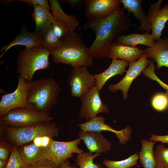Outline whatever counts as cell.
<instances>
[{"mask_svg":"<svg viewBox=\"0 0 168 168\" xmlns=\"http://www.w3.org/2000/svg\"><path fill=\"white\" fill-rule=\"evenodd\" d=\"M100 91L95 85L81 99L82 105L79 111V119H85L87 121L97 116L100 113H109L108 106L103 103L100 97Z\"/></svg>","mask_w":168,"mask_h":168,"instance_id":"9","label":"cell"},{"mask_svg":"<svg viewBox=\"0 0 168 168\" xmlns=\"http://www.w3.org/2000/svg\"><path fill=\"white\" fill-rule=\"evenodd\" d=\"M30 83L18 77L17 88L13 92L2 96L0 101V117L16 108H31L27 101Z\"/></svg>","mask_w":168,"mask_h":168,"instance_id":"7","label":"cell"},{"mask_svg":"<svg viewBox=\"0 0 168 168\" xmlns=\"http://www.w3.org/2000/svg\"><path fill=\"white\" fill-rule=\"evenodd\" d=\"M24 168H58V166L53 161L46 158L36 163L26 165Z\"/></svg>","mask_w":168,"mask_h":168,"instance_id":"33","label":"cell"},{"mask_svg":"<svg viewBox=\"0 0 168 168\" xmlns=\"http://www.w3.org/2000/svg\"><path fill=\"white\" fill-rule=\"evenodd\" d=\"M105 119L101 116L94 117L86 122L78 124L81 130L86 131L101 132L107 131L114 133L121 144H125L130 140L132 130L130 126L117 130L105 123Z\"/></svg>","mask_w":168,"mask_h":168,"instance_id":"12","label":"cell"},{"mask_svg":"<svg viewBox=\"0 0 168 168\" xmlns=\"http://www.w3.org/2000/svg\"><path fill=\"white\" fill-rule=\"evenodd\" d=\"M32 15L35 23V32L42 37L52 26L54 20L49 10L44 7L35 6Z\"/></svg>","mask_w":168,"mask_h":168,"instance_id":"21","label":"cell"},{"mask_svg":"<svg viewBox=\"0 0 168 168\" xmlns=\"http://www.w3.org/2000/svg\"><path fill=\"white\" fill-rule=\"evenodd\" d=\"M149 140L155 142H161L163 143H168V134L164 135H157L152 133Z\"/></svg>","mask_w":168,"mask_h":168,"instance_id":"36","label":"cell"},{"mask_svg":"<svg viewBox=\"0 0 168 168\" xmlns=\"http://www.w3.org/2000/svg\"><path fill=\"white\" fill-rule=\"evenodd\" d=\"M51 54L55 63L69 64L73 68L90 66L94 61L89 47L80 35L75 32L61 39L60 44Z\"/></svg>","mask_w":168,"mask_h":168,"instance_id":"2","label":"cell"},{"mask_svg":"<svg viewBox=\"0 0 168 168\" xmlns=\"http://www.w3.org/2000/svg\"><path fill=\"white\" fill-rule=\"evenodd\" d=\"M81 140L79 138L68 142L58 141L52 139L49 146L48 159L57 165L72 157L74 153L80 154L84 152L78 147Z\"/></svg>","mask_w":168,"mask_h":168,"instance_id":"11","label":"cell"},{"mask_svg":"<svg viewBox=\"0 0 168 168\" xmlns=\"http://www.w3.org/2000/svg\"><path fill=\"white\" fill-rule=\"evenodd\" d=\"M25 2L30 6H38L45 7L49 10H51V6L47 0H19Z\"/></svg>","mask_w":168,"mask_h":168,"instance_id":"35","label":"cell"},{"mask_svg":"<svg viewBox=\"0 0 168 168\" xmlns=\"http://www.w3.org/2000/svg\"><path fill=\"white\" fill-rule=\"evenodd\" d=\"M2 126L10 141L16 147L32 142L35 138L40 136L57 137L59 131L56 123L52 121L24 127Z\"/></svg>","mask_w":168,"mask_h":168,"instance_id":"5","label":"cell"},{"mask_svg":"<svg viewBox=\"0 0 168 168\" xmlns=\"http://www.w3.org/2000/svg\"><path fill=\"white\" fill-rule=\"evenodd\" d=\"M151 61L147 54L144 52L137 60L129 63V68L124 77L116 84L109 85V90L111 92H115L118 90L122 91L123 99L126 100L128 90L133 81L148 66Z\"/></svg>","mask_w":168,"mask_h":168,"instance_id":"10","label":"cell"},{"mask_svg":"<svg viewBox=\"0 0 168 168\" xmlns=\"http://www.w3.org/2000/svg\"><path fill=\"white\" fill-rule=\"evenodd\" d=\"M68 82L71 95L81 99L94 86L95 79L87 67H79L72 70Z\"/></svg>","mask_w":168,"mask_h":168,"instance_id":"8","label":"cell"},{"mask_svg":"<svg viewBox=\"0 0 168 168\" xmlns=\"http://www.w3.org/2000/svg\"><path fill=\"white\" fill-rule=\"evenodd\" d=\"M144 53L139 47H132L113 42L107 51L106 58L112 59H124L129 63L136 61Z\"/></svg>","mask_w":168,"mask_h":168,"instance_id":"16","label":"cell"},{"mask_svg":"<svg viewBox=\"0 0 168 168\" xmlns=\"http://www.w3.org/2000/svg\"><path fill=\"white\" fill-rule=\"evenodd\" d=\"M139 159L138 152L131 155L125 159L115 161L105 160L103 164L107 168H130L137 165Z\"/></svg>","mask_w":168,"mask_h":168,"instance_id":"27","label":"cell"},{"mask_svg":"<svg viewBox=\"0 0 168 168\" xmlns=\"http://www.w3.org/2000/svg\"><path fill=\"white\" fill-rule=\"evenodd\" d=\"M60 91L59 84L53 78L35 80L30 83L27 101L33 109L49 113L57 103Z\"/></svg>","mask_w":168,"mask_h":168,"instance_id":"3","label":"cell"},{"mask_svg":"<svg viewBox=\"0 0 168 168\" xmlns=\"http://www.w3.org/2000/svg\"><path fill=\"white\" fill-rule=\"evenodd\" d=\"M121 3L124 9L128 12L132 13L135 18L139 21L140 25L138 27V30L151 32V24L147 16L143 10L141 0H121Z\"/></svg>","mask_w":168,"mask_h":168,"instance_id":"20","label":"cell"},{"mask_svg":"<svg viewBox=\"0 0 168 168\" xmlns=\"http://www.w3.org/2000/svg\"><path fill=\"white\" fill-rule=\"evenodd\" d=\"M53 118L49 113L41 112L33 108H16L0 117V123L2 126L20 128L52 121Z\"/></svg>","mask_w":168,"mask_h":168,"instance_id":"6","label":"cell"},{"mask_svg":"<svg viewBox=\"0 0 168 168\" xmlns=\"http://www.w3.org/2000/svg\"><path fill=\"white\" fill-rule=\"evenodd\" d=\"M78 135L79 138L83 141L90 152L105 153L111 149L112 143L105 138L101 132L81 130Z\"/></svg>","mask_w":168,"mask_h":168,"instance_id":"15","label":"cell"},{"mask_svg":"<svg viewBox=\"0 0 168 168\" xmlns=\"http://www.w3.org/2000/svg\"><path fill=\"white\" fill-rule=\"evenodd\" d=\"M132 25L124 9L119 6L105 18L86 21L84 28L92 30L96 34L94 41L89 47L93 57L97 59L106 58L113 41L127 32Z\"/></svg>","mask_w":168,"mask_h":168,"instance_id":"1","label":"cell"},{"mask_svg":"<svg viewBox=\"0 0 168 168\" xmlns=\"http://www.w3.org/2000/svg\"><path fill=\"white\" fill-rule=\"evenodd\" d=\"M144 51L148 58L156 62L157 69L162 67L168 68V38L156 40L153 47H148Z\"/></svg>","mask_w":168,"mask_h":168,"instance_id":"19","label":"cell"},{"mask_svg":"<svg viewBox=\"0 0 168 168\" xmlns=\"http://www.w3.org/2000/svg\"><path fill=\"white\" fill-rule=\"evenodd\" d=\"M100 154L93 153L89 152H84L78 154L75 160L76 164L79 166V168H104L100 163H94V159L99 156Z\"/></svg>","mask_w":168,"mask_h":168,"instance_id":"26","label":"cell"},{"mask_svg":"<svg viewBox=\"0 0 168 168\" xmlns=\"http://www.w3.org/2000/svg\"><path fill=\"white\" fill-rule=\"evenodd\" d=\"M42 45V38L35 32L28 31L25 28H22L19 34L9 44L3 46L0 50L1 58L12 47L16 45L24 46L29 48Z\"/></svg>","mask_w":168,"mask_h":168,"instance_id":"17","label":"cell"},{"mask_svg":"<svg viewBox=\"0 0 168 168\" xmlns=\"http://www.w3.org/2000/svg\"><path fill=\"white\" fill-rule=\"evenodd\" d=\"M50 4L52 15L54 20L63 21L70 26L72 32L79 25V22L74 15H68L63 11L58 2L56 0H49Z\"/></svg>","mask_w":168,"mask_h":168,"instance_id":"25","label":"cell"},{"mask_svg":"<svg viewBox=\"0 0 168 168\" xmlns=\"http://www.w3.org/2000/svg\"><path fill=\"white\" fill-rule=\"evenodd\" d=\"M141 142L142 148L138 153L141 165L144 168H156V162L153 147L156 142L146 139L141 140Z\"/></svg>","mask_w":168,"mask_h":168,"instance_id":"24","label":"cell"},{"mask_svg":"<svg viewBox=\"0 0 168 168\" xmlns=\"http://www.w3.org/2000/svg\"><path fill=\"white\" fill-rule=\"evenodd\" d=\"M58 168H79L77 166L72 165L67 160L58 166Z\"/></svg>","mask_w":168,"mask_h":168,"instance_id":"38","label":"cell"},{"mask_svg":"<svg viewBox=\"0 0 168 168\" xmlns=\"http://www.w3.org/2000/svg\"><path fill=\"white\" fill-rule=\"evenodd\" d=\"M7 163V161L0 160V168H5Z\"/></svg>","mask_w":168,"mask_h":168,"instance_id":"39","label":"cell"},{"mask_svg":"<svg viewBox=\"0 0 168 168\" xmlns=\"http://www.w3.org/2000/svg\"><path fill=\"white\" fill-rule=\"evenodd\" d=\"M151 105L157 111L162 112L168 109V92L155 94L152 99Z\"/></svg>","mask_w":168,"mask_h":168,"instance_id":"30","label":"cell"},{"mask_svg":"<svg viewBox=\"0 0 168 168\" xmlns=\"http://www.w3.org/2000/svg\"><path fill=\"white\" fill-rule=\"evenodd\" d=\"M129 62L124 59H112L109 67L103 72L94 75L95 79V85L100 91L105 83L111 77L117 75H123L126 72V68L129 65Z\"/></svg>","mask_w":168,"mask_h":168,"instance_id":"18","label":"cell"},{"mask_svg":"<svg viewBox=\"0 0 168 168\" xmlns=\"http://www.w3.org/2000/svg\"><path fill=\"white\" fill-rule=\"evenodd\" d=\"M52 138L47 136H42L35 138L33 141L32 143L36 146L43 147L49 146Z\"/></svg>","mask_w":168,"mask_h":168,"instance_id":"34","label":"cell"},{"mask_svg":"<svg viewBox=\"0 0 168 168\" xmlns=\"http://www.w3.org/2000/svg\"><path fill=\"white\" fill-rule=\"evenodd\" d=\"M26 165L21 157L17 147L13 146L5 168H24Z\"/></svg>","mask_w":168,"mask_h":168,"instance_id":"31","label":"cell"},{"mask_svg":"<svg viewBox=\"0 0 168 168\" xmlns=\"http://www.w3.org/2000/svg\"><path fill=\"white\" fill-rule=\"evenodd\" d=\"M162 88L166 90V91L168 92V85L164 83H163L161 86Z\"/></svg>","mask_w":168,"mask_h":168,"instance_id":"41","label":"cell"},{"mask_svg":"<svg viewBox=\"0 0 168 168\" xmlns=\"http://www.w3.org/2000/svg\"><path fill=\"white\" fill-rule=\"evenodd\" d=\"M156 162V168H168V147L157 145L154 152Z\"/></svg>","mask_w":168,"mask_h":168,"instance_id":"29","label":"cell"},{"mask_svg":"<svg viewBox=\"0 0 168 168\" xmlns=\"http://www.w3.org/2000/svg\"><path fill=\"white\" fill-rule=\"evenodd\" d=\"M51 52L43 45L20 50L17 57L16 72L18 77L29 83L33 81L35 73L49 68Z\"/></svg>","mask_w":168,"mask_h":168,"instance_id":"4","label":"cell"},{"mask_svg":"<svg viewBox=\"0 0 168 168\" xmlns=\"http://www.w3.org/2000/svg\"><path fill=\"white\" fill-rule=\"evenodd\" d=\"M52 27L55 34L61 39L66 37L72 32L68 24L59 20H54Z\"/></svg>","mask_w":168,"mask_h":168,"instance_id":"32","label":"cell"},{"mask_svg":"<svg viewBox=\"0 0 168 168\" xmlns=\"http://www.w3.org/2000/svg\"><path fill=\"white\" fill-rule=\"evenodd\" d=\"M71 4L74 6L78 4L79 1L77 0H69L68 1Z\"/></svg>","mask_w":168,"mask_h":168,"instance_id":"40","label":"cell"},{"mask_svg":"<svg viewBox=\"0 0 168 168\" xmlns=\"http://www.w3.org/2000/svg\"><path fill=\"white\" fill-rule=\"evenodd\" d=\"M162 0L151 4L147 16L151 24L152 34L154 40L161 38L162 31L168 21V4L161 8Z\"/></svg>","mask_w":168,"mask_h":168,"instance_id":"13","label":"cell"},{"mask_svg":"<svg viewBox=\"0 0 168 168\" xmlns=\"http://www.w3.org/2000/svg\"><path fill=\"white\" fill-rule=\"evenodd\" d=\"M19 147L18 149L20 154L27 165L34 164L47 158L49 146L41 147L32 143Z\"/></svg>","mask_w":168,"mask_h":168,"instance_id":"22","label":"cell"},{"mask_svg":"<svg viewBox=\"0 0 168 168\" xmlns=\"http://www.w3.org/2000/svg\"><path fill=\"white\" fill-rule=\"evenodd\" d=\"M85 2V14L89 19L105 18L121 3L119 0H86Z\"/></svg>","mask_w":168,"mask_h":168,"instance_id":"14","label":"cell"},{"mask_svg":"<svg viewBox=\"0 0 168 168\" xmlns=\"http://www.w3.org/2000/svg\"><path fill=\"white\" fill-rule=\"evenodd\" d=\"M42 38V45L51 52L58 46L61 40L55 34L52 26Z\"/></svg>","mask_w":168,"mask_h":168,"instance_id":"28","label":"cell"},{"mask_svg":"<svg viewBox=\"0 0 168 168\" xmlns=\"http://www.w3.org/2000/svg\"><path fill=\"white\" fill-rule=\"evenodd\" d=\"M9 155L8 149L0 143V160L7 161Z\"/></svg>","mask_w":168,"mask_h":168,"instance_id":"37","label":"cell"},{"mask_svg":"<svg viewBox=\"0 0 168 168\" xmlns=\"http://www.w3.org/2000/svg\"><path fill=\"white\" fill-rule=\"evenodd\" d=\"M114 42L132 47L142 44L150 47H153L155 43L152 34L147 32L143 34L131 33L126 35H122L116 38Z\"/></svg>","mask_w":168,"mask_h":168,"instance_id":"23","label":"cell"}]
</instances>
